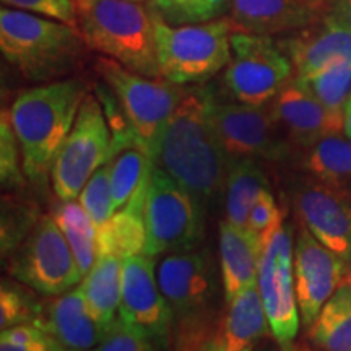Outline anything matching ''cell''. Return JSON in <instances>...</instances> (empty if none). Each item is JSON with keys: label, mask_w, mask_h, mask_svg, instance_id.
I'll return each instance as SVG.
<instances>
[{"label": "cell", "mask_w": 351, "mask_h": 351, "mask_svg": "<svg viewBox=\"0 0 351 351\" xmlns=\"http://www.w3.org/2000/svg\"><path fill=\"white\" fill-rule=\"evenodd\" d=\"M39 327L60 345L78 351L95 350L108 330L91 313L80 287L54 296L51 304L44 307Z\"/></svg>", "instance_id": "ffe728a7"}, {"label": "cell", "mask_w": 351, "mask_h": 351, "mask_svg": "<svg viewBox=\"0 0 351 351\" xmlns=\"http://www.w3.org/2000/svg\"><path fill=\"white\" fill-rule=\"evenodd\" d=\"M267 189H270L269 179L258 161L231 160L225 186L228 221L234 226L247 228L251 210Z\"/></svg>", "instance_id": "d4e9b609"}, {"label": "cell", "mask_w": 351, "mask_h": 351, "mask_svg": "<svg viewBox=\"0 0 351 351\" xmlns=\"http://www.w3.org/2000/svg\"><path fill=\"white\" fill-rule=\"evenodd\" d=\"M258 291L271 333L280 343H289L300 328L301 314L296 298L293 236L285 223L262 249Z\"/></svg>", "instance_id": "4fadbf2b"}, {"label": "cell", "mask_w": 351, "mask_h": 351, "mask_svg": "<svg viewBox=\"0 0 351 351\" xmlns=\"http://www.w3.org/2000/svg\"><path fill=\"white\" fill-rule=\"evenodd\" d=\"M324 19L351 29V0H330L328 12Z\"/></svg>", "instance_id": "ab89813d"}, {"label": "cell", "mask_w": 351, "mask_h": 351, "mask_svg": "<svg viewBox=\"0 0 351 351\" xmlns=\"http://www.w3.org/2000/svg\"><path fill=\"white\" fill-rule=\"evenodd\" d=\"M119 315L163 351L173 345V315L156 276L155 257L138 254L122 262Z\"/></svg>", "instance_id": "5bb4252c"}, {"label": "cell", "mask_w": 351, "mask_h": 351, "mask_svg": "<svg viewBox=\"0 0 351 351\" xmlns=\"http://www.w3.org/2000/svg\"><path fill=\"white\" fill-rule=\"evenodd\" d=\"M330 0H231V20L239 32L271 34L298 32L327 15Z\"/></svg>", "instance_id": "ac0fdd59"}, {"label": "cell", "mask_w": 351, "mask_h": 351, "mask_svg": "<svg viewBox=\"0 0 351 351\" xmlns=\"http://www.w3.org/2000/svg\"><path fill=\"white\" fill-rule=\"evenodd\" d=\"M0 351H51V335L36 324H21L2 330Z\"/></svg>", "instance_id": "74e56055"}, {"label": "cell", "mask_w": 351, "mask_h": 351, "mask_svg": "<svg viewBox=\"0 0 351 351\" xmlns=\"http://www.w3.org/2000/svg\"><path fill=\"white\" fill-rule=\"evenodd\" d=\"M156 276L173 315L174 351H200L218 333L217 269L208 251L171 252Z\"/></svg>", "instance_id": "3957f363"}, {"label": "cell", "mask_w": 351, "mask_h": 351, "mask_svg": "<svg viewBox=\"0 0 351 351\" xmlns=\"http://www.w3.org/2000/svg\"><path fill=\"white\" fill-rule=\"evenodd\" d=\"M218 241L223 298L228 302L243 289L258 285L263 247L247 228L234 226L228 219L219 223Z\"/></svg>", "instance_id": "44dd1931"}, {"label": "cell", "mask_w": 351, "mask_h": 351, "mask_svg": "<svg viewBox=\"0 0 351 351\" xmlns=\"http://www.w3.org/2000/svg\"><path fill=\"white\" fill-rule=\"evenodd\" d=\"M182 0H153V10H155L158 15L160 16H165L168 15V13H171L174 10L176 7L179 5V3H181Z\"/></svg>", "instance_id": "60d3db41"}, {"label": "cell", "mask_w": 351, "mask_h": 351, "mask_svg": "<svg viewBox=\"0 0 351 351\" xmlns=\"http://www.w3.org/2000/svg\"><path fill=\"white\" fill-rule=\"evenodd\" d=\"M145 254L150 257L191 251L204 238V207L200 202L156 165L145 199Z\"/></svg>", "instance_id": "ba28073f"}, {"label": "cell", "mask_w": 351, "mask_h": 351, "mask_svg": "<svg viewBox=\"0 0 351 351\" xmlns=\"http://www.w3.org/2000/svg\"><path fill=\"white\" fill-rule=\"evenodd\" d=\"M155 13V41L161 78L176 85H197L226 69L231 36L239 32L231 16L195 25H171Z\"/></svg>", "instance_id": "8992f818"}, {"label": "cell", "mask_w": 351, "mask_h": 351, "mask_svg": "<svg viewBox=\"0 0 351 351\" xmlns=\"http://www.w3.org/2000/svg\"><path fill=\"white\" fill-rule=\"evenodd\" d=\"M130 2H143V0H130Z\"/></svg>", "instance_id": "f6af8a7d"}, {"label": "cell", "mask_w": 351, "mask_h": 351, "mask_svg": "<svg viewBox=\"0 0 351 351\" xmlns=\"http://www.w3.org/2000/svg\"><path fill=\"white\" fill-rule=\"evenodd\" d=\"M291 60L282 44L267 34L234 32L223 85L238 103L263 106L291 82Z\"/></svg>", "instance_id": "9c48e42d"}, {"label": "cell", "mask_w": 351, "mask_h": 351, "mask_svg": "<svg viewBox=\"0 0 351 351\" xmlns=\"http://www.w3.org/2000/svg\"><path fill=\"white\" fill-rule=\"evenodd\" d=\"M296 78H307L333 64L351 62V29L322 19L280 43Z\"/></svg>", "instance_id": "d6986e66"}, {"label": "cell", "mask_w": 351, "mask_h": 351, "mask_svg": "<svg viewBox=\"0 0 351 351\" xmlns=\"http://www.w3.org/2000/svg\"><path fill=\"white\" fill-rule=\"evenodd\" d=\"M311 340L322 351H351V271L320 309Z\"/></svg>", "instance_id": "484cf974"}, {"label": "cell", "mask_w": 351, "mask_h": 351, "mask_svg": "<svg viewBox=\"0 0 351 351\" xmlns=\"http://www.w3.org/2000/svg\"><path fill=\"white\" fill-rule=\"evenodd\" d=\"M122 258L98 256L95 265L83 276L82 291L95 317L109 326L119 314L122 298Z\"/></svg>", "instance_id": "cb8c5ba5"}, {"label": "cell", "mask_w": 351, "mask_h": 351, "mask_svg": "<svg viewBox=\"0 0 351 351\" xmlns=\"http://www.w3.org/2000/svg\"><path fill=\"white\" fill-rule=\"evenodd\" d=\"M0 49L26 80L49 83L69 75L88 46L73 26L2 7Z\"/></svg>", "instance_id": "5b68a950"}, {"label": "cell", "mask_w": 351, "mask_h": 351, "mask_svg": "<svg viewBox=\"0 0 351 351\" xmlns=\"http://www.w3.org/2000/svg\"><path fill=\"white\" fill-rule=\"evenodd\" d=\"M8 274L43 296H59L83 278L77 258L51 215H41L8 258Z\"/></svg>", "instance_id": "30bf717a"}, {"label": "cell", "mask_w": 351, "mask_h": 351, "mask_svg": "<svg viewBox=\"0 0 351 351\" xmlns=\"http://www.w3.org/2000/svg\"><path fill=\"white\" fill-rule=\"evenodd\" d=\"M343 134L351 140V96L346 101L345 112H343Z\"/></svg>", "instance_id": "b9f144b4"}, {"label": "cell", "mask_w": 351, "mask_h": 351, "mask_svg": "<svg viewBox=\"0 0 351 351\" xmlns=\"http://www.w3.org/2000/svg\"><path fill=\"white\" fill-rule=\"evenodd\" d=\"M51 339H52V337H51ZM52 351H78V350H70V348H67V346L60 345L59 341H56L54 339H52Z\"/></svg>", "instance_id": "ee69618b"}, {"label": "cell", "mask_w": 351, "mask_h": 351, "mask_svg": "<svg viewBox=\"0 0 351 351\" xmlns=\"http://www.w3.org/2000/svg\"><path fill=\"white\" fill-rule=\"evenodd\" d=\"M200 351H225V350H223V346H221V343H219V341H218V339H217V337H215V339H213V340H210V341H208V343H207V345H205V346H204V348H202Z\"/></svg>", "instance_id": "7bdbcfd3"}, {"label": "cell", "mask_w": 351, "mask_h": 351, "mask_svg": "<svg viewBox=\"0 0 351 351\" xmlns=\"http://www.w3.org/2000/svg\"><path fill=\"white\" fill-rule=\"evenodd\" d=\"M283 225V213L276 205V200L270 189L262 192L251 210L247 221V230L261 241L262 247L269 243L276 230Z\"/></svg>", "instance_id": "d590c367"}, {"label": "cell", "mask_w": 351, "mask_h": 351, "mask_svg": "<svg viewBox=\"0 0 351 351\" xmlns=\"http://www.w3.org/2000/svg\"><path fill=\"white\" fill-rule=\"evenodd\" d=\"M2 251L3 256L10 254L19 247V244L23 241L29 231L33 230L39 217L36 218L34 207L32 205L15 204L12 205L7 197L3 199L2 205Z\"/></svg>", "instance_id": "836d02e7"}, {"label": "cell", "mask_w": 351, "mask_h": 351, "mask_svg": "<svg viewBox=\"0 0 351 351\" xmlns=\"http://www.w3.org/2000/svg\"><path fill=\"white\" fill-rule=\"evenodd\" d=\"M78 202L83 205L88 215L93 218L95 225L101 228L106 225L112 215L116 213L111 192V176H109V163L96 171L90 181L82 189Z\"/></svg>", "instance_id": "d6a6232c"}, {"label": "cell", "mask_w": 351, "mask_h": 351, "mask_svg": "<svg viewBox=\"0 0 351 351\" xmlns=\"http://www.w3.org/2000/svg\"><path fill=\"white\" fill-rule=\"evenodd\" d=\"M25 169L21 148L13 130L8 111H2L0 119V179L5 191H19L25 184Z\"/></svg>", "instance_id": "1f68e13d"}, {"label": "cell", "mask_w": 351, "mask_h": 351, "mask_svg": "<svg viewBox=\"0 0 351 351\" xmlns=\"http://www.w3.org/2000/svg\"><path fill=\"white\" fill-rule=\"evenodd\" d=\"M350 271L351 263L301 226L295 244V285L304 326H313L320 309Z\"/></svg>", "instance_id": "9a60e30c"}, {"label": "cell", "mask_w": 351, "mask_h": 351, "mask_svg": "<svg viewBox=\"0 0 351 351\" xmlns=\"http://www.w3.org/2000/svg\"><path fill=\"white\" fill-rule=\"evenodd\" d=\"M293 202L302 226L351 263V200L307 176L296 184Z\"/></svg>", "instance_id": "2e32d148"}, {"label": "cell", "mask_w": 351, "mask_h": 351, "mask_svg": "<svg viewBox=\"0 0 351 351\" xmlns=\"http://www.w3.org/2000/svg\"><path fill=\"white\" fill-rule=\"evenodd\" d=\"M112 155V134L103 104L98 96L88 93L52 166L51 181L57 199L77 200L91 176Z\"/></svg>", "instance_id": "8fae6325"}, {"label": "cell", "mask_w": 351, "mask_h": 351, "mask_svg": "<svg viewBox=\"0 0 351 351\" xmlns=\"http://www.w3.org/2000/svg\"><path fill=\"white\" fill-rule=\"evenodd\" d=\"M108 163L114 207L119 212L148 186L155 160L147 148L135 142L121 148Z\"/></svg>", "instance_id": "4316f807"}, {"label": "cell", "mask_w": 351, "mask_h": 351, "mask_svg": "<svg viewBox=\"0 0 351 351\" xmlns=\"http://www.w3.org/2000/svg\"><path fill=\"white\" fill-rule=\"evenodd\" d=\"M304 168L309 176L351 200V140L341 135L322 138L307 150Z\"/></svg>", "instance_id": "83f0119b"}, {"label": "cell", "mask_w": 351, "mask_h": 351, "mask_svg": "<svg viewBox=\"0 0 351 351\" xmlns=\"http://www.w3.org/2000/svg\"><path fill=\"white\" fill-rule=\"evenodd\" d=\"M51 351H52V339H51Z\"/></svg>", "instance_id": "bcb514c9"}, {"label": "cell", "mask_w": 351, "mask_h": 351, "mask_svg": "<svg viewBox=\"0 0 351 351\" xmlns=\"http://www.w3.org/2000/svg\"><path fill=\"white\" fill-rule=\"evenodd\" d=\"M208 88H186L158 145L155 165L187 189L202 207L225 192L230 156L210 117Z\"/></svg>", "instance_id": "6da1fadb"}, {"label": "cell", "mask_w": 351, "mask_h": 351, "mask_svg": "<svg viewBox=\"0 0 351 351\" xmlns=\"http://www.w3.org/2000/svg\"><path fill=\"white\" fill-rule=\"evenodd\" d=\"M289 143L309 150L330 135L343 134V119L332 116L301 83L291 80L270 103Z\"/></svg>", "instance_id": "e0dca14e"}, {"label": "cell", "mask_w": 351, "mask_h": 351, "mask_svg": "<svg viewBox=\"0 0 351 351\" xmlns=\"http://www.w3.org/2000/svg\"><path fill=\"white\" fill-rule=\"evenodd\" d=\"M3 7L51 19L78 29L75 0H2Z\"/></svg>", "instance_id": "8d00e7d4"}, {"label": "cell", "mask_w": 351, "mask_h": 351, "mask_svg": "<svg viewBox=\"0 0 351 351\" xmlns=\"http://www.w3.org/2000/svg\"><path fill=\"white\" fill-rule=\"evenodd\" d=\"M147 189L148 186L142 189L125 208L114 213L106 225L98 228L99 256H114L124 261L127 257L145 254V247H147V226H145Z\"/></svg>", "instance_id": "603a6c76"}, {"label": "cell", "mask_w": 351, "mask_h": 351, "mask_svg": "<svg viewBox=\"0 0 351 351\" xmlns=\"http://www.w3.org/2000/svg\"><path fill=\"white\" fill-rule=\"evenodd\" d=\"M26 288V287H25ZM20 285L3 282L0 289V328L21 326V324H36L43 320L44 307L34 300L29 288L25 289Z\"/></svg>", "instance_id": "4dcf8cb0"}, {"label": "cell", "mask_w": 351, "mask_h": 351, "mask_svg": "<svg viewBox=\"0 0 351 351\" xmlns=\"http://www.w3.org/2000/svg\"><path fill=\"white\" fill-rule=\"evenodd\" d=\"M86 95L85 82L64 78L21 91L13 101L8 117L28 181L38 186L47 181Z\"/></svg>", "instance_id": "7a4b0ae2"}, {"label": "cell", "mask_w": 351, "mask_h": 351, "mask_svg": "<svg viewBox=\"0 0 351 351\" xmlns=\"http://www.w3.org/2000/svg\"><path fill=\"white\" fill-rule=\"evenodd\" d=\"M75 5L88 49L140 75L161 78L153 10L130 0H75Z\"/></svg>", "instance_id": "277c9868"}, {"label": "cell", "mask_w": 351, "mask_h": 351, "mask_svg": "<svg viewBox=\"0 0 351 351\" xmlns=\"http://www.w3.org/2000/svg\"><path fill=\"white\" fill-rule=\"evenodd\" d=\"M210 117L230 160H287L293 145L276 121L270 103L263 106L212 99Z\"/></svg>", "instance_id": "7c38bea8"}, {"label": "cell", "mask_w": 351, "mask_h": 351, "mask_svg": "<svg viewBox=\"0 0 351 351\" xmlns=\"http://www.w3.org/2000/svg\"><path fill=\"white\" fill-rule=\"evenodd\" d=\"M271 332L258 285L249 287L226 302L217 339L225 351H254V346Z\"/></svg>", "instance_id": "7402d4cb"}, {"label": "cell", "mask_w": 351, "mask_h": 351, "mask_svg": "<svg viewBox=\"0 0 351 351\" xmlns=\"http://www.w3.org/2000/svg\"><path fill=\"white\" fill-rule=\"evenodd\" d=\"M231 0H182L173 12L161 16L171 25H195L218 19Z\"/></svg>", "instance_id": "f35d334b"}, {"label": "cell", "mask_w": 351, "mask_h": 351, "mask_svg": "<svg viewBox=\"0 0 351 351\" xmlns=\"http://www.w3.org/2000/svg\"><path fill=\"white\" fill-rule=\"evenodd\" d=\"M91 351H163L145 335L142 330L130 326L117 314V317L108 326L101 343Z\"/></svg>", "instance_id": "e575fe53"}, {"label": "cell", "mask_w": 351, "mask_h": 351, "mask_svg": "<svg viewBox=\"0 0 351 351\" xmlns=\"http://www.w3.org/2000/svg\"><path fill=\"white\" fill-rule=\"evenodd\" d=\"M313 93L332 116L343 119L346 101L351 96V62L333 64L307 78H295Z\"/></svg>", "instance_id": "f546056e"}, {"label": "cell", "mask_w": 351, "mask_h": 351, "mask_svg": "<svg viewBox=\"0 0 351 351\" xmlns=\"http://www.w3.org/2000/svg\"><path fill=\"white\" fill-rule=\"evenodd\" d=\"M51 217L64 232L65 239L85 276L98 258V226L77 200H59L52 207Z\"/></svg>", "instance_id": "f1b7e54d"}, {"label": "cell", "mask_w": 351, "mask_h": 351, "mask_svg": "<svg viewBox=\"0 0 351 351\" xmlns=\"http://www.w3.org/2000/svg\"><path fill=\"white\" fill-rule=\"evenodd\" d=\"M95 69L119 103L137 142L155 160L158 145L186 86L140 75L104 56L96 60Z\"/></svg>", "instance_id": "52a82bcc"}]
</instances>
